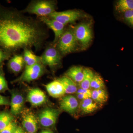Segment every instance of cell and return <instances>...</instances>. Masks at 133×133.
Wrapping results in <instances>:
<instances>
[{
  "label": "cell",
  "mask_w": 133,
  "mask_h": 133,
  "mask_svg": "<svg viewBox=\"0 0 133 133\" xmlns=\"http://www.w3.org/2000/svg\"><path fill=\"white\" fill-rule=\"evenodd\" d=\"M17 128L16 123L12 121L2 131H0V133H14Z\"/></svg>",
  "instance_id": "cell-26"
},
{
  "label": "cell",
  "mask_w": 133,
  "mask_h": 133,
  "mask_svg": "<svg viewBox=\"0 0 133 133\" xmlns=\"http://www.w3.org/2000/svg\"><path fill=\"white\" fill-rule=\"evenodd\" d=\"M81 16V13L80 11L76 10H70L62 12L55 11L48 17L55 19L65 26L73 23Z\"/></svg>",
  "instance_id": "cell-6"
},
{
  "label": "cell",
  "mask_w": 133,
  "mask_h": 133,
  "mask_svg": "<svg viewBox=\"0 0 133 133\" xmlns=\"http://www.w3.org/2000/svg\"><path fill=\"white\" fill-rule=\"evenodd\" d=\"M41 21L54 31L55 37L53 44L55 45L65 31L64 25L55 19L48 17H39Z\"/></svg>",
  "instance_id": "cell-9"
},
{
  "label": "cell",
  "mask_w": 133,
  "mask_h": 133,
  "mask_svg": "<svg viewBox=\"0 0 133 133\" xmlns=\"http://www.w3.org/2000/svg\"><path fill=\"white\" fill-rule=\"evenodd\" d=\"M99 105L91 98H89L81 101L78 109L81 114H91L98 109Z\"/></svg>",
  "instance_id": "cell-15"
},
{
  "label": "cell",
  "mask_w": 133,
  "mask_h": 133,
  "mask_svg": "<svg viewBox=\"0 0 133 133\" xmlns=\"http://www.w3.org/2000/svg\"><path fill=\"white\" fill-rule=\"evenodd\" d=\"M105 87L104 81L101 76L98 74H95L91 82L90 89L98 90L105 88Z\"/></svg>",
  "instance_id": "cell-23"
},
{
  "label": "cell",
  "mask_w": 133,
  "mask_h": 133,
  "mask_svg": "<svg viewBox=\"0 0 133 133\" xmlns=\"http://www.w3.org/2000/svg\"><path fill=\"white\" fill-rule=\"evenodd\" d=\"M92 90L90 89H85L80 88L78 89L77 92V98L78 99L83 101L86 99L91 98Z\"/></svg>",
  "instance_id": "cell-25"
},
{
  "label": "cell",
  "mask_w": 133,
  "mask_h": 133,
  "mask_svg": "<svg viewBox=\"0 0 133 133\" xmlns=\"http://www.w3.org/2000/svg\"><path fill=\"white\" fill-rule=\"evenodd\" d=\"M94 75L95 74L92 70L89 68L84 69L83 79L79 84L80 88L85 89H90L91 83Z\"/></svg>",
  "instance_id": "cell-21"
},
{
  "label": "cell",
  "mask_w": 133,
  "mask_h": 133,
  "mask_svg": "<svg viewBox=\"0 0 133 133\" xmlns=\"http://www.w3.org/2000/svg\"><path fill=\"white\" fill-rule=\"evenodd\" d=\"M59 114L57 109L51 108L44 109L38 115L40 124L44 127H52L56 124Z\"/></svg>",
  "instance_id": "cell-8"
},
{
  "label": "cell",
  "mask_w": 133,
  "mask_h": 133,
  "mask_svg": "<svg viewBox=\"0 0 133 133\" xmlns=\"http://www.w3.org/2000/svg\"><path fill=\"white\" fill-rule=\"evenodd\" d=\"M45 24L21 10L0 7V49L8 54L41 49L49 36Z\"/></svg>",
  "instance_id": "cell-1"
},
{
  "label": "cell",
  "mask_w": 133,
  "mask_h": 133,
  "mask_svg": "<svg viewBox=\"0 0 133 133\" xmlns=\"http://www.w3.org/2000/svg\"><path fill=\"white\" fill-rule=\"evenodd\" d=\"M27 99L32 105L38 106L44 104L47 101L46 95L39 88L31 89L27 95Z\"/></svg>",
  "instance_id": "cell-11"
},
{
  "label": "cell",
  "mask_w": 133,
  "mask_h": 133,
  "mask_svg": "<svg viewBox=\"0 0 133 133\" xmlns=\"http://www.w3.org/2000/svg\"><path fill=\"white\" fill-rule=\"evenodd\" d=\"M65 76L71 79L76 83L79 84L83 79L84 69L80 66H72L66 71Z\"/></svg>",
  "instance_id": "cell-16"
},
{
  "label": "cell",
  "mask_w": 133,
  "mask_h": 133,
  "mask_svg": "<svg viewBox=\"0 0 133 133\" xmlns=\"http://www.w3.org/2000/svg\"><path fill=\"white\" fill-rule=\"evenodd\" d=\"M9 54L0 49V64L9 57Z\"/></svg>",
  "instance_id": "cell-29"
},
{
  "label": "cell",
  "mask_w": 133,
  "mask_h": 133,
  "mask_svg": "<svg viewBox=\"0 0 133 133\" xmlns=\"http://www.w3.org/2000/svg\"><path fill=\"white\" fill-rule=\"evenodd\" d=\"M24 104V98L21 94L13 93L10 102L11 114L15 116L20 114L23 109Z\"/></svg>",
  "instance_id": "cell-14"
},
{
  "label": "cell",
  "mask_w": 133,
  "mask_h": 133,
  "mask_svg": "<svg viewBox=\"0 0 133 133\" xmlns=\"http://www.w3.org/2000/svg\"><path fill=\"white\" fill-rule=\"evenodd\" d=\"M59 105L60 109L72 115H76L79 106L77 97L71 95L63 97Z\"/></svg>",
  "instance_id": "cell-10"
},
{
  "label": "cell",
  "mask_w": 133,
  "mask_h": 133,
  "mask_svg": "<svg viewBox=\"0 0 133 133\" xmlns=\"http://www.w3.org/2000/svg\"><path fill=\"white\" fill-rule=\"evenodd\" d=\"M56 2L52 0H35L31 1L26 8L21 10L23 13L36 15L40 17H48L55 11Z\"/></svg>",
  "instance_id": "cell-2"
},
{
  "label": "cell",
  "mask_w": 133,
  "mask_h": 133,
  "mask_svg": "<svg viewBox=\"0 0 133 133\" xmlns=\"http://www.w3.org/2000/svg\"><path fill=\"white\" fill-rule=\"evenodd\" d=\"M41 133H52V132L49 131H44L41 132Z\"/></svg>",
  "instance_id": "cell-32"
},
{
  "label": "cell",
  "mask_w": 133,
  "mask_h": 133,
  "mask_svg": "<svg viewBox=\"0 0 133 133\" xmlns=\"http://www.w3.org/2000/svg\"><path fill=\"white\" fill-rule=\"evenodd\" d=\"M124 17L126 22L133 28V10L124 13Z\"/></svg>",
  "instance_id": "cell-27"
},
{
  "label": "cell",
  "mask_w": 133,
  "mask_h": 133,
  "mask_svg": "<svg viewBox=\"0 0 133 133\" xmlns=\"http://www.w3.org/2000/svg\"><path fill=\"white\" fill-rule=\"evenodd\" d=\"M45 71L44 65L41 63L26 66L23 73L17 81L30 82L34 81L42 76Z\"/></svg>",
  "instance_id": "cell-7"
},
{
  "label": "cell",
  "mask_w": 133,
  "mask_h": 133,
  "mask_svg": "<svg viewBox=\"0 0 133 133\" xmlns=\"http://www.w3.org/2000/svg\"><path fill=\"white\" fill-rule=\"evenodd\" d=\"M91 98L99 105H102L108 100V94L104 88L93 90Z\"/></svg>",
  "instance_id": "cell-19"
},
{
  "label": "cell",
  "mask_w": 133,
  "mask_h": 133,
  "mask_svg": "<svg viewBox=\"0 0 133 133\" xmlns=\"http://www.w3.org/2000/svg\"><path fill=\"white\" fill-rule=\"evenodd\" d=\"M10 104V103L6 98L0 95V105H6Z\"/></svg>",
  "instance_id": "cell-30"
},
{
  "label": "cell",
  "mask_w": 133,
  "mask_h": 133,
  "mask_svg": "<svg viewBox=\"0 0 133 133\" xmlns=\"http://www.w3.org/2000/svg\"><path fill=\"white\" fill-rule=\"evenodd\" d=\"M115 9L119 12L125 13L133 10V0H119L115 5Z\"/></svg>",
  "instance_id": "cell-22"
},
{
  "label": "cell",
  "mask_w": 133,
  "mask_h": 133,
  "mask_svg": "<svg viewBox=\"0 0 133 133\" xmlns=\"http://www.w3.org/2000/svg\"><path fill=\"white\" fill-rule=\"evenodd\" d=\"M62 56L55 45L52 44L48 46L43 52L41 56V63L44 66L54 68L60 64Z\"/></svg>",
  "instance_id": "cell-5"
},
{
  "label": "cell",
  "mask_w": 133,
  "mask_h": 133,
  "mask_svg": "<svg viewBox=\"0 0 133 133\" xmlns=\"http://www.w3.org/2000/svg\"><path fill=\"white\" fill-rule=\"evenodd\" d=\"M78 44L73 29L71 28L65 30L55 45L61 55L65 56L76 51Z\"/></svg>",
  "instance_id": "cell-3"
},
{
  "label": "cell",
  "mask_w": 133,
  "mask_h": 133,
  "mask_svg": "<svg viewBox=\"0 0 133 133\" xmlns=\"http://www.w3.org/2000/svg\"><path fill=\"white\" fill-rule=\"evenodd\" d=\"M14 133H24V132L23 129L19 127H17V128Z\"/></svg>",
  "instance_id": "cell-31"
},
{
  "label": "cell",
  "mask_w": 133,
  "mask_h": 133,
  "mask_svg": "<svg viewBox=\"0 0 133 133\" xmlns=\"http://www.w3.org/2000/svg\"><path fill=\"white\" fill-rule=\"evenodd\" d=\"M22 125L28 133H36L37 130V121L33 113L28 112L23 115Z\"/></svg>",
  "instance_id": "cell-12"
},
{
  "label": "cell",
  "mask_w": 133,
  "mask_h": 133,
  "mask_svg": "<svg viewBox=\"0 0 133 133\" xmlns=\"http://www.w3.org/2000/svg\"><path fill=\"white\" fill-rule=\"evenodd\" d=\"M23 50V57L25 66H30L41 63V57L35 55L31 50L29 49H25Z\"/></svg>",
  "instance_id": "cell-20"
},
{
  "label": "cell",
  "mask_w": 133,
  "mask_h": 133,
  "mask_svg": "<svg viewBox=\"0 0 133 133\" xmlns=\"http://www.w3.org/2000/svg\"><path fill=\"white\" fill-rule=\"evenodd\" d=\"M57 80L62 84L66 94L76 93L78 90L77 84L68 77L64 76Z\"/></svg>",
  "instance_id": "cell-18"
},
{
  "label": "cell",
  "mask_w": 133,
  "mask_h": 133,
  "mask_svg": "<svg viewBox=\"0 0 133 133\" xmlns=\"http://www.w3.org/2000/svg\"><path fill=\"white\" fill-rule=\"evenodd\" d=\"M45 88L49 95L53 98H62L65 94L63 85L57 79L47 84Z\"/></svg>",
  "instance_id": "cell-13"
},
{
  "label": "cell",
  "mask_w": 133,
  "mask_h": 133,
  "mask_svg": "<svg viewBox=\"0 0 133 133\" xmlns=\"http://www.w3.org/2000/svg\"><path fill=\"white\" fill-rule=\"evenodd\" d=\"M8 88L6 81L2 74L0 72V92Z\"/></svg>",
  "instance_id": "cell-28"
},
{
  "label": "cell",
  "mask_w": 133,
  "mask_h": 133,
  "mask_svg": "<svg viewBox=\"0 0 133 133\" xmlns=\"http://www.w3.org/2000/svg\"><path fill=\"white\" fill-rule=\"evenodd\" d=\"M76 39L82 49H85L90 43L92 39V33L90 24L82 23L72 28Z\"/></svg>",
  "instance_id": "cell-4"
},
{
  "label": "cell",
  "mask_w": 133,
  "mask_h": 133,
  "mask_svg": "<svg viewBox=\"0 0 133 133\" xmlns=\"http://www.w3.org/2000/svg\"><path fill=\"white\" fill-rule=\"evenodd\" d=\"M8 65L9 69L13 72H20L25 65L23 56L21 55H15L10 59Z\"/></svg>",
  "instance_id": "cell-17"
},
{
  "label": "cell",
  "mask_w": 133,
  "mask_h": 133,
  "mask_svg": "<svg viewBox=\"0 0 133 133\" xmlns=\"http://www.w3.org/2000/svg\"><path fill=\"white\" fill-rule=\"evenodd\" d=\"M13 119V116L7 112H2L0 113V131L4 129Z\"/></svg>",
  "instance_id": "cell-24"
}]
</instances>
